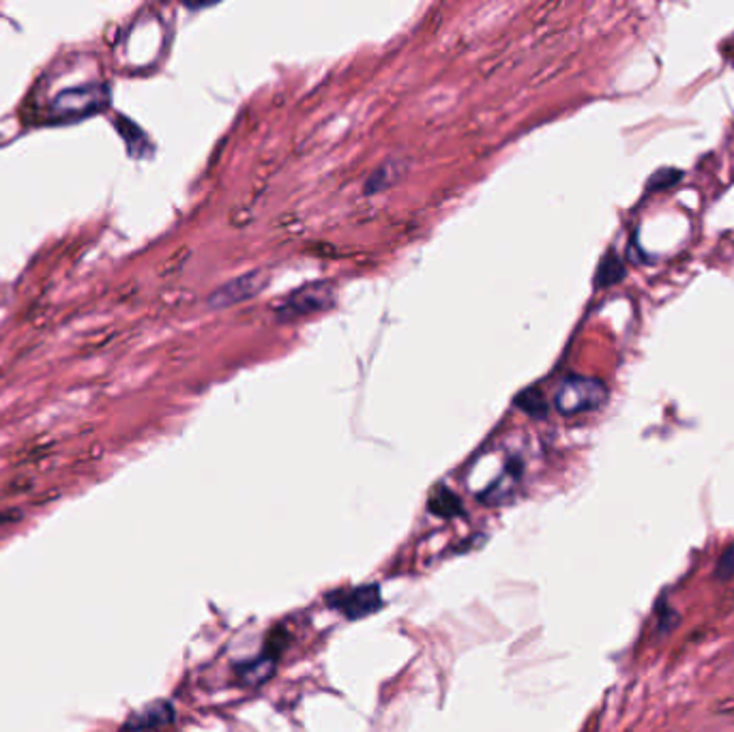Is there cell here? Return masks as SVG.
I'll list each match as a JSON object with an SVG mask.
<instances>
[{"label":"cell","mask_w":734,"mask_h":732,"mask_svg":"<svg viewBox=\"0 0 734 732\" xmlns=\"http://www.w3.org/2000/svg\"><path fill=\"white\" fill-rule=\"evenodd\" d=\"M607 389L598 378L569 376L559 385L554 395V406L563 414L588 413L606 402Z\"/></svg>","instance_id":"cell-1"},{"label":"cell","mask_w":734,"mask_h":732,"mask_svg":"<svg viewBox=\"0 0 734 732\" xmlns=\"http://www.w3.org/2000/svg\"><path fill=\"white\" fill-rule=\"evenodd\" d=\"M106 97L108 93L101 84L65 90V93H61L54 100V112L59 114L61 119L86 117V114H93L99 108H103Z\"/></svg>","instance_id":"cell-2"},{"label":"cell","mask_w":734,"mask_h":732,"mask_svg":"<svg viewBox=\"0 0 734 732\" xmlns=\"http://www.w3.org/2000/svg\"><path fill=\"white\" fill-rule=\"evenodd\" d=\"M331 303H334V290H331L329 286L326 284L307 286L286 299V301L279 305L278 314L282 320H295L312 312H320V309L329 308Z\"/></svg>","instance_id":"cell-3"},{"label":"cell","mask_w":734,"mask_h":732,"mask_svg":"<svg viewBox=\"0 0 734 732\" xmlns=\"http://www.w3.org/2000/svg\"><path fill=\"white\" fill-rule=\"evenodd\" d=\"M329 604L348 619H363V616L376 613L382 606V597L378 586L365 585L357 586V589L334 593L329 597Z\"/></svg>","instance_id":"cell-4"},{"label":"cell","mask_w":734,"mask_h":732,"mask_svg":"<svg viewBox=\"0 0 734 732\" xmlns=\"http://www.w3.org/2000/svg\"><path fill=\"white\" fill-rule=\"evenodd\" d=\"M265 281L267 280L262 278V273L240 275V278L228 281L226 286H221L220 290L211 297V305H213V308H228V305L240 303V301H245V299L256 297L258 290L265 286Z\"/></svg>","instance_id":"cell-5"},{"label":"cell","mask_w":734,"mask_h":732,"mask_svg":"<svg viewBox=\"0 0 734 732\" xmlns=\"http://www.w3.org/2000/svg\"><path fill=\"white\" fill-rule=\"evenodd\" d=\"M275 670V657L273 655H262L254 661H248V664L237 668V679L245 685H260L265 683L268 677H271Z\"/></svg>","instance_id":"cell-6"},{"label":"cell","mask_w":734,"mask_h":732,"mask_svg":"<svg viewBox=\"0 0 734 732\" xmlns=\"http://www.w3.org/2000/svg\"><path fill=\"white\" fill-rule=\"evenodd\" d=\"M429 511L440 518H453L462 511V503L449 490H438L429 500Z\"/></svg>","instance_id":"cell-7"},{"label":"cell","mask_w":734,"mask_h":732,"mask_svg":"<svg viewBox=\"0 0 734 732\" xmlns=\"http://www.w3.org/2000/svg\"><path fill=\"white\" fill-rule=\"evenodd\" d=\"M623 275H625L623 262L618 261L616 256H607L606 261L601 262V267L598 271V284L610 286V284H615V281L623 280Z\"/></svg>","instance_id":"cell-8"},{"label":"cell","mask_w":734,"mask_h":732,"mask_svg":"<svg viewBox=\"0 0 734 732\" xmlns=\"http://www.w3.org/2000/svg\"><path fill=\"white\" fill-rule=\"evenodd\" d=\"M681 170H674V168H663V170H659V172H655V175H653V178L649 181V187L653 189V192H659V189H668V187H673V185H676V183L681 181Z\"/></svg>","instance_id":"cell-9"},{"label":"cell","mask_w":734,"mask_h":732,"mask_svg":"<svg viewBox=\"0 0 734 732\" xmlns=\"http://www.w3.org/2000/svg\"><path fill=\"white\" fill-rule=\"evenodd\" d=\"M715 575L720 580H732L734 578V544H730L721 552L718 567H715Z\"/></svg>","instance_id":"cell-10"}]
</instances>
